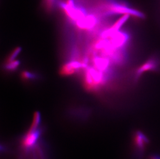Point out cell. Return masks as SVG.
I'll list each match as a JSON object with an SVG mask.
<instances>
[{"mask_svg": "<svg viewBox=\"0 0 160 159\" xmlns=\"http://www.w3.org/2000/svg\"><path fill=\"white\" fill-rule=\"evenodd\" d=\"M89 60L87 57L82 60L72 59L63 65L60 70V74L63 76H68L74 75L79 71L85 70L89 66Z\"/></svg>", "mask_w": 160, "mask_h": 159, "instance_id": "2", "label": "cell"}, {"mask_svg": "<svg viewBox=\"0 0 160 159\" xmlns=\"http://www.w3.org/2000/svg\"><path fill=\"white\" fill-rule=\"evenodd\" d=\"M21 76V79L24 80L25 81L33 80L36 78V76L34 74L28 71H24L22 72Z\"/></svg>", "mask_w": 160, "mask_h": 159, "instance_id": "8", "label": "cell"}, {"mask_svg": "<svg viewBox=\"0 0 160 159\" xmlns=\"http://www.w3.org/2000/svg\"><path fill=\"white\" fill-rule=\"evenodd\" d=\"M20 64L19 60H15L12 62L5 63V68L9 71H15L19 66Z\"/></svg>", "mask_w": 160, "mask_h": 159, "instance_id": "6", "label": "cell"}, {"mask_svg": "<svg viewBox=\"0 0 160 159\" xmlns=\"http://www.w3.org/2000/svg\"><path fill=\"white\" fill-rule=\"evenodd\" d=\"M160 61L156 57L149 59L136 69L134 75V81H137L146 72L150 71L157 70L160 66Z\"/></svg>", "mask_w": 160, "mask_h": 159, "instance_id": "4", "label": "cell"}, {"mask_svg": "<svg viewBox=\"0 0 160 159\" xmlns=\"http://www.w3.org/2000/svg\"><path fill=\"white\" fill-rule=\"evenodd\" d=\"M21 51V48L20 47H17L15 49L12 50V52L10 53L8 58L6 59L5 63L11 62L13 60H15L19 54L20 53Z\"/></svg>", "mask_w": 160, "mask_h": 159, "instance_id": "7", "label": "cell"}, {"mask_svg": "<svg viewBox=\"0 0 160 159\" xmlns=\"http://www.w3.org/2000/svg\"><path fill=\"white\" fill-rule=\"evenodd\" d=\"M98 12L102 15H129L136 18H142L143 15L139 11L130 7L124 4L120 3H106L102 4L98 8Z\"/></svg>", "mask_w": 160, "mask_h": 159, "instance_id": "1", "label": "cell"}, {"mask_svg": "<svg viewBox=\"0 0 160 159\" xmlns=\"http://www.w3.org/2000/svg\"><path fill=\"white\" fill-rule=\"evenodd\" d=\"M79 30L91 32L95 30L98 24V17L94 15H88L75 23Z\"/></svg>", "mask_w": 160, "mask_h": 159, "instance_id": "3", "label": "cell"}, {"mask_svg": "<svg viewBox=\"0 0 160 159\" xmlns=\"http://www.w3.org/2000/svg\"><path fill=\"white\" fill-rule=\"evenodd\" d=\"M135 141L137 146L139 149V150L142 149L145 147V145L148 142V140L145 135L141 132H138L136 133Z\"/></svg>", "mask_w": 160, "mask_h": 159, "instance_id": "5", "label": "cell"}]
</instances>
